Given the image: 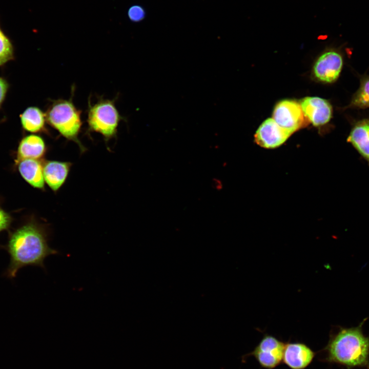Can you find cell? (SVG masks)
Instances as JSON below:
<instances>
[{"label":"cell","mask_w":369,"mask_h":369,"mask_svg":"<svg viewBox=\"0 0 369 369\" xmlns=\"http://www.w3.org/2000/svg\"><path fill=\"white\" fill-rule=\"evenodd\" d=\"M364 320L356 327H340L333 333L326 346L323 360L351 368L356 367L369 369V336L364 335Z\"/></svg>","instance_id":"7a4b0ae2"},{"label":"cell","mask_w":369,"mask_h":369,"mask_svg":"<svg viewBox=\"0 0 369 369\" xmlns=\"http://www.w3.org/2000/svg\"><path fill=\"white\" fill-rule=\"evenodd\" d=\"M14 58L13 45L0 25V66Z\"/></svg>","instance_id":"e0dca14e"},{"label":"cell","mask_w":369,"mask_h":369,"mask_svg":"<svg viewBox=\"0 0 369 369\" xmlns=\"http://www.w3.org/2000/svg\"><path fill=\"white\" fill-rule=\"evenodd\" d=\"M146 11L144 7L139 5H133L128 10L127 16L130 21L139 23L143 20L146 17Z\"/></svg>","instance_id":"ac0fdd59"},{"label":"cell","mask_w":369,"mask_h":369,"mask_svg":"<svg viewBox=\"0 0 369 369\" xmlns=\"http://www.w3.org/2000/svg\"><path fill=\"white\" fill-rule=\"evenodd\" d=\"M369 108V75L364 74L360 77V86L354 93L348 105L343 109H364Z\"/></svg>","instance_id":"2e32d148"},{"label":"cell","mask_w":369,"mask_h":369,"mask_svg":"<svg viewBox=\"0 0 369 369\" xmlns=\"http://www.w3.org/2000/svg\"><path fill=\"white\" fill-rule=\"evenodd\" d=\"M46 152L47 146L42 136L36 134L25 136L18 145L15 163L27 159L42 160Z\"/></svg>","instance_id":"7c38bea8"},{"label":"cell","mask_w":369,"mask_h":369,"mask_svg":"<svg viewBox=\"0 0 369 369\" xmlns=\"http://www.w3.org/2000/svg\"><path fill=\"white\" fill-rule=\"evenodd\" d=\"M300 105L304 115L314 126L324 125L332 117V106L326 99L309 96L302 99Z\"/></svg>","instance_id":"ba28073f"},{"label":"cell","mask_w":369,"mask_h":369,"mask_svg":"<svg viewBox=\"0 0 369 369\" xmlns=\"http://www.w3.org/2000/svg\"><path fill=\"white\" fill-rule=\"evenodd\" d=\"M285 343L275 337L265 335L254 350L245 356H253L265 369H274L282 362Z\"/></svg>","instance_id":"5b68a950"},{"label":"cell","mask_w":369,"mask_h":369,"mask_svg":"<svg viewBox=\"0 0 369 369\" xmlns=\"http://www.w3.org/2000/svg\"><path fill=\"white\" fill-rule=\"evenodd\" d=\"M272 118L291 134L303 127L306 119L300 104L290 99L281 100L276 105Z\"/></svg>","instance_id":"8992f818"},{"label":"cell","mask_w":369,"mask_h":369,"mask_svg":"<svg viewBox=\"0 0 369 369\" xmlns=\"http://www.w3.org/2000/svg\"><path fill=\"white\" fill-rule=\"evenodd\" d=\"M9 88L7 81L0 77V108L5 98Z\"/></svg>","instance_id":"ffe728a7"},{"label":"cell","mask_w":369,"mask_h":369,"mask_svg":"<svg viewBox=\"0 0 369 369\" xmlns=\"http://www.w3.org/2000/svg\"><path fill=\"white\" fill-rule=\"evenodd\" d=\"M72 163L57 160L43 162V174L45 182L54 192L65 183L69 175Z\"/></svg>","instance_id":"4fadbf2b"},{"label":"cell","mask_w":369,"mask_h":369,"mask_svg":"<svg viewBox=\"0 0 369 369\" xmlns=\"http://www.w3.org/2000/svg\"><path fill=\"white\" fill-rule=\"evenodd\" d=\"M346 141L369 166V118L359 119L352 124Z\"/></svg>","instance_id":"8fae6325"},{"label":"cell","mask_w":369,"mask_h":369,"mask_svg":"<svg viewBox=\"0 0 369 369\" xmlns=\"http://www.w3.org/2000/svg\"><path fill=\"white\" fill-rule=\"evenodd\" d=\"M12 221L11 216L6 212L0 204V233L9 229Z\"/></svg>","instance_id":"d6986e66"},{"label":"cell","mask_w":369,"mask_h":369,"mask_svg":"<svg viewBox=\"0 0 369 369\" xmlns=\"http://www.w3.org/2000/svg\"><path fill=\"white\" fill-rule=\"evenodd\" d=\"M343 66L342 54L337 50H329L318 58L313 67V73L319 81L333 83L339 78Z\"/></svg>","instance_id":"52a82bcc"},{"label":"cell","mask_w":369,"mask_h":369,"mask_svg":"<svg viewBox=\"0 0 369 369\" xmlns=\"http://www.w3.org/2000/svg\"><path fill=\"white\" fill-rule=\"evenodd\" d=\"M0 247L7 251L10 261L4 275L12 279L27 266L45 269L44 261L58 252L50 247L46 228L34 219L29 220L9 233L8 240Z\"/></svg>","instance_id":"6da1fadb"},{"label":"cell","mask_w":369,"mask_h":369,"mask_svg":"<svg viewBox=\"0 0 369 369\" xmlns=\"http://www.w3.org/2000/svg\"><path fill=\"white\" fill-rule=\"evenodd\" d=\"M23 129L33 133H45L49 135L46 127V114L40 108L35 106L27 108L20 115Z\"/></svg>","instance_id":"9a60e30c"},{"label":"cell","mask_w":369,"mask_h":369,"mask_svg":"<svg viewBox=\"0 0 369 369\" xmlns=\"http://www.w3.org/2000/svg\"><path fill=\"white\" fill-rule=\"evenodd\" d=\"M316 353L303 343H285L282 362L291 369H304L313 361Z\"/></svg>","instance_id":"30bf717a"},{"label":"cell","mask_w":369,"mask_h":369,"mask_svg":"<svg viewBox=\"0 0 369 369\" xmlns=\"http://www.w3.org/2000/svg\"><path fill=\"white\" fill-rule=\"evenodd\" d=\"M291 135L270 118L259 127L254 135V139L262 148L273 149L282 145Z\"/></svg>","instance_id":"9c48e42d"},{"label":"cell","mask_w":369,"mask_h":369,"mask_svg":"<svg viewBox=\"0 0 369 369\" xmlns=\"http://www.w3.org/2000/svg\"><path fill=\"white\" fill-rule=\"evenodd\" d=\"M74 87L71 96L68 99L51 100L45 112L47 123L66 139L75 142L82 152L86 148L78 139L83 125L81 111L73 101Z\"/></svg>","instance_id":"3957f363"},{"label":"cell","mask_w":369,"mask_h":369,"mask_svg":"<svg viewBox=\"0 0 369 369\" xmlns=\"http://www.w3.org/2000/svg\"><path fill=\"white\" fill-rule=\"evenodd\" d=\"M15 165L23 179L34 188L44 190L43 162L32 159L22 160Z\"/></svg>","instance_id":"5bb4252c"},{"label":"cell","mask_w":369,"mask_h":369,"mask_svg":"<svg viewBox=\"0 0 369 369\" xmlns=\"http://www.w3.org/2000/svg\"><path fill=\"white\" fill-rule=\"evenodd\" d=\"M115 102V99L101 97L92 104L89 99L87 111L88 131L100 134L106 141L116 137L119 123L124 119Z\"/></svg>","instance_id":"277c9868"}]
</instances>
